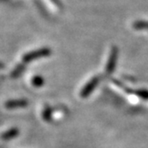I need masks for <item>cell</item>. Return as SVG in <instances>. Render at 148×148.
Returning a JSON list of instances; mask_svg holds the SVG:
<instances>
[{"instance_id":"6da1fadb","label":"cell","mask_w":148,"mask_h":148,"mask_svg":"<svg viewBox=\"0 0 148 148\" xmlns=\"http://www.w3.org/2000/svg\"><path fill=\"white\" fill-rule=\"evenodd\" d=\"M51 50L48 47H44V48H40L38 50L31 51L29 53H27L26 55L23 56V62L24 63H28L29 62H32L37 59H40L43 57H47L51 55Z\"/></svg>"},{"instance_id":"7a4b0ae2","label":"cell","mask_w":148,"mask_h":148,"mask_svg":"<svg viewBox=\"0 0 148 148\" xmlns=\"http://www.w3.org/2000/svg\"><path fill=\"white\" fill-rule=\"evenodd\" d=\"M100 77L99 76H96L93 77L85 86L83 87L81 92H80V97L85 98L88 97V96H90V94L94 91L95 88H97V87L98 86L99 81H100Z\"/></svg>"},{"instance_id":"3957f363","label":"cell","mask_w":148,"mask_h":148,"mask_svg":"<svg viewBox=\"0 0 148 148\" xmlns=\"http://www.w3.org/2000/svg\"><path fill=\"white\" fill-rule=\"evenodd\" d=\"M118 48L113 47L111 50L110 53V56L107 62L106 67H105V71H106L107 74H112L114 71V69L116 67V64H117V60H118Z\"/></svg>"},{"instance_id":"277c9868","label":"cell","mask_w":148,"mask_h":148,"mask_svg":"<svg viewBox=\"0 0 148 148\" xmlns=\"http://www.w3.org/2000/svg\"><path fill=\"white\" fill-rule=\"evenodd\" d=\"M28 105V101L26 99H17V100H10L5 103V106L6 109H17L23 108Z\"/></svg>"},{"instance_id":"5b68a950","label":"cell","mask_w":148,"mask_h":148,"mask_svg":"<svg viewBox=\"0 0 148 148\" xmlns=\"http://www.w3.org/2000/svg\"><path fill=\"white\" fill-rule=\"evenodd\" d=\"M18 135H19V130L17 128H13L2 133L1 136H0V138L4 141H7V140H11L14 138V137L18 136Z\"/></svg>"},{"instance_id":"8992f818","label":"cell","mask_w":148,"mask_h":148,"mask_svg":"<svg viewBox=\"0 0 148 148\" xmlns=\"http://www.w3.org/2000/svg\"><path fill=\"white\" fill-rule=\"evenodd\" d=\"M133 28L137 30H148V22L145 21H136L133 23Z\"/></svg>"},{"instance_id":"52a82bcc","label":"cell","mask_w":148,"mask_h":148,"mask_svg":"<svg viewBox=\"0 0 148 148\" xmlns=\"http://www.w3.org/2000/svg\"><path fill=\"white\" fill-rule=\"evenodd\" d=\"M52 112H53V109L49 106H47L43 110V112H42V117H43V119L46 121L50 122L52 120Z\"/></svg>"},{"instance_id":"ba28073f","label":"cell","mask_w":148,"mask_h":148,"mask_svg":"<svg viewBox=\"0 0 148 148\" xmlns=\"http://www.w3.org/2000/svg\"><path fill=\"white\" fill-rule=\"evenodd\" d=\"M31 82H32V84H33V86H34V87L39 88V87H42V86H43V84H44L45 80H44V79L42 78L41 76H35V77L32 79V80H31Z\"/></svg>"},{"instance_id":"9c48e42d","label":"cell","mask_w":148,"mask_h":148,"mask_svg":"<svg viewBox=\"0 0 148 148\" xmlns=\"http://www.w3.org/2000/svg\"><path fill=\"white\" fill-rule=\"evenodd\" d=\"M134 94L142 99L148 100V90H146V89H137L134 92Z\"/></svg>"},{"instance_id":"30bf717a","label":"cell","mask_w":148,"mask_h":148,"mask_svg":"<svg viewBox=\"0 0 148 148\" xmlns=\"http://www.w3.org/2000/svg\"><path fill=\"white\" fill-rule=\"evenodd\" d=\"M23 71H24V65H23V63H22V64H20L18 65L13 71L12 73V77L14 78H17L18 76H20L21 74L23 73Z\"/></svg>"},{"instance_id":"8fae6325","label":"cell","mask_w":148,"mask_h":148,"mask_svg":"<svg viewBox=\"0 0 148 148\" xmlns=\"http://www.w3.org/2000/svg\"><path fill=\"white\" fill-rule=\"evenodd\" d=\"M51 1H53V3H54L57 7H62V3L59 1V0H51Z\"/></svg>"},{"instance_id":"7c38bea8","label":"cell","mask_w":148,"mask_h":148,"mask_svg":"<svg viewBox=\"0 0 148 148\" xmlns=\"http://www.w3.org/2000/svg\"><path fill=\"white\" fill-rule=\"evenodd\" d=\"M2 66H3V64H1V63H0V68H1Z\"/></svg>"}]
</instances>
